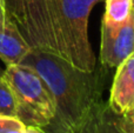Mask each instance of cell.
<instances>
[{"mask_svg": "<svg viewBox=\"0 0 134 133\" xmlns=\"http://www.w3.org/2000/svg\"><path fill=\"white\" fill-rule=\"evenodd\" d=\"M7 20H8V16H7L6 9H5L4 1H2V0H0V26L4 25Z\"/></svg>", "mask_w": 134, "mask_h": 133, "instance_id": "8fae6325", "label": "cell"}, {"mask_svg": "<svg viewBox=\"0 0 134 133\" xmlns=\"http://www.w3.org/2000/svg\"><path fill=\"white\" fill-rule=\"evenodd\" d=\"M7 16L31 49L81 71L95 70L88 39L91 11L102 0H2Z\"/></svg>", "mask_w": 134, "mask_h": 133, "instance_id": "6da1fadb", "label": "cell"}, {"mask_svg": "<svg viewBox=\"0 0 134 133\" xmlns=\"http://www.w3.org/2000/svg\"><path fill=\"white\" fill-rule=\"evenodd\" d=\"M107 104L121 115L134 110V53L116 67Z\"/></svg>", "mask_w": 134, "mask_h": 133, "instance_id": "5b68a950", "label": "cell"}, {"mask_svg": "<svg viewBox=\"0 0 134 133\" xmlns=\"http://www.w3.org/2000/svg\"><path fill=\"white\" fill-rule=\"evenodd\" d=\"M31 51L24 38L11 20L0 26V59L5 65L20 64Z\"/></svg>", "mask_w": 134, "mask_h": 133, "instance_id": "52a82bcc", "label": "cell"}, {"mask_svg": "<svg viewBox=\"0 0 134 133\" xmlns=\"http://www.w3.org/2000/svg\"><path fill=\"white\" fill-rule=\"evenodd\" d=\"M0 114L13 117L16 114V104L13 92L2 74H0Z\"/></svg>", "mask_w": 134, "mask_h": 133, "instance_id": "9c48e42d", "label": "cell"}, {"mask_svg": "<svg viewBox=\"0 0 134 133\" xmlns=\"http://www.w3.org/2000/svg\"><path fill=\"white\" fill-rule=\"evenodd\" d=\"M2 75L8 82L16 104L15 117L26 126L44 129L55 114V101L45 80L31 67L7 65Z\"/></svg>", "mask_w": 134, "mask_h": 133, "instance_id": "3957f363", "label": "cell"}, {"mask_svg": "<svg viewBox=\"0 0 134 133\" xmlns=\"http://www.w3.org/2000/svg\"><path fill=\"white\" fill-rule=\"evenodd\" d=\"M124 117L127 119V121L130 123L131 125V129H132V132L134 133V114H131V113H126L124 114Z\"/></svg>", "mask_w": 134, "mask_h": 133, "instance_id": "4fadbf2b", "label": "cell"}, {"mask_svg": "<svg viewBox=\"0 0 134 133\" xmlns=\"http://www.w3.org/2000/svg\"><path fill=\"white\" fill-rule=\"evenodd\" d=\"M134 12L133 0H105L104 20L113 25H121Z\"/></svg>", "mask_w": 134, "mask_h": 133, "instance_id": "ba28073f", "label": "cell"}, {"mask_svg": "<svg viewBox=\"0 0 134 133\" xmlns=\"http://www.w3.org/2000/svg\"><path fill=\"white\" fill-rule=\"evenodd\" d=\"M26 125L13 115L0 114V133H24Z\"/></svg>", "mask_w": 134, "mask_h": 133, "instance_id": "30bf717a", "label": "cell"}, {"mask_svg": "<svg viewBox=\"0 0 134 133\" xmlns=\"http://www.w3.org/2000/svg\"><path fill=\"white\" fill-rule=\"evenodd\" d=\"M134 53V12L126 23L113 25L102 19L100 61L105 68H116Z\"/></svg>", "mask_w": 134, "mask_h": 133, "instance_id": "277c9868", "label": "cell"}, {"mask_svg": "<svg viewBox=\"0 0 134 133\" xmlns=\"http://www.w3.org/2000/svg\"><path fill=\"white\" fill-rule=\"evenodd\" d=\"M20 64L34 70L54 97L55 114L42 129L46 133H73L104 100L105 67L86 72L57 57L33 49Z\"/></svg>", "mask_w": 134, "mask_h": 133, "instance_id": "7a4b0ae2", "label": "cell"}, {"mask_svg": "<svg viewBox=\"0 0 134 133\" xmlns=\"http://www.w3.org/2000/svg\"><path fill=\"white\" fill-rule=\"evenodd\" d=\"M2 72H4V71H2L1 68H0V74H2Z\"/></svg>", "mask_w": 134, "mask_h": 133, "instance_id": "9a60e30c", "label": "cell"}, {"mask_svg": "<svg viewBox=\"0 0 134 133\" xmlns=\"http://www.w3.org/2000/svg\"><path fill=\"white\" fill-rule=\"evenodd\" d=\"M73 133H133L130 123L124 115L109 108L102 100L90 113L86 120Z\"/></svg>", "mask_w": 134, "mask_h": 133, "instance_id": "8992f818", "label": "cell"}, {"mask_svg": "<svg viewBox=\"0 0 134 133\" xmlns=\"http://www.w3.org/2000/svg\"><path fill=\"white\" fill-rule=\"evenodd\" d=\"M24 133H46L41 127L38 126H26L25 132Z\"/></svg>", "mask_w": 134, "mask_h": 133, "instance_id": "7c38bea8", "label": "cell"}, {"mask_svg": "<svg viewBox=\"0 0 134 133\" xmlns=\"http://www.w3.org/2000/svg\"><path fill=\"white\" fill-rule=\"evenodd\" d=\"M133 4H134V0H133Z\"/></svg>", "mask_w": 134, "mask_h": 133, "instance_id": "2e32d148", "label": "cell"}, {"mask_svg": "<svg viewBox=\"0 0 134 133\" xmlns=\"http://www.w3.org/2000/svg\"><path fill=\"white\" fill-rule=\"evenodd\" d=\"M128 113H131V114H134V110H133V111H131V112H128Z\"/></svg>", "mask_w": 134, "mask_h": 133, "instance_id": "5bb4252c", "label": "cell"}]
</instances>
